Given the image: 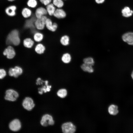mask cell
<instances>
[{"label": "cell", "instance_id": "obj_36", "mask_svg": "<svg viewBox=\"0 0 133 133\" xmlns=\"http://www.w3.org/2000/svg\"></svg>", "mask_w": 133, "mask_h": 133}, {"label": "cell", "instance_id": "obj_4", "mask_svg": "<svg viewBox=\"0 0 133 133\" xmlns=\"http://www.w3.org/2000/svg\"><path fill=\"white\" fill-rule=\"evenodd\" d=\"M47 18L46 16H44L40 18H36L34 22L35 28L39 30H43L45 27L46 22Z\"/></svg>", "mask_w": 133, "mask_h": 133}, {"label": "cell", "instance_id": "obj_28", "mask_svg": "<svg viewBox=\"0 0 133 133\" xmlns=\"http://www.w3.org/2000/svg\"><path fill=\"white\" fill-rule=\"evenodd\" d=\"M58 96L61 98L65 97L67 94V91L65 89L62 88L59 89L57 93Z\"/></svg>", "mask_w": 133, "mask_h": 133}, {"label": "cell", "instance_id": "obj_2", "mask_svg": "<svg viewBox=\"0 0 133 133\" xmlns=\"http://www.w3.org/2000/svg\"><path fill=\"white\" fill-rule=\"evenodd\" d=\"M5 99L7 100L14 101L16 100L18 98L19 95L17 92L15 90L9 89L5 91Z\"/></svg>", "mask_w": 133, "mask_h": 133}, {"label": "cell", "instance_id": "obj_18", "mask_svg": "<svg viewBox=\"0 0 133 133\" xmlns=\"http://www.w3.org/2000/svg\"><path fill=\"white\" fill-rule=\"evenodd\" d=\"M93 66L83 63L81 66V68L83 71L89 73H92L94 71Z\"/></svg>", "mask_w": 133, "mask_h": 133}, {"label": "cell", "instance_id": "obj_35", "mask_svg": "<svg viewBox=\"0 0 133 133\" xmlns=\"http://www.w3.org/2000/svg\"><path fill=\"white\" fill-rule=\"evenodd\" d=\"M7 0L9 1H13L15 0Z\"/></svg>", "mask_w": 133, "mask_h": 133}, {"label": "cell", "instance_id": "obj_25", "mask_svg": "<svg viewBox=\"0 0 133 133\" xmlns=\"http://www.w3.org/2000/svg\"><path fill=\"white\" fill-rule=\"evenodd\" d=\"M37 0H27L26 4L28 7L31 8H34L38 5Z\"/></svg>", "mask_w": 133, "mask_h": 133}, {"label": "cell", "instance_id": "obj_14", "mask_svg": "<svg viewBox=\"0 0 133 133\" xmlns=\"http://www.w3.org/2000/svg\"><path fill=\"white\" fill-rule=\"evenodd\" d=\"M66 16V14L65 11L61 8L56 9L53 16L58 19H63Z\"/></svg>", "mask_w": 133, "mask_h": 133}, {"label": "cell", "instance_id": "obj_8", "mask_svg": "<svg viewBox=\"0 0 133 133\" xmlns=\"http://www.w3.org/2000/svg\"><path fill=\"white\" fill-rule=\"evenodd\" d=\"M23 70L20 67L15 66L14 68H10L9 71L8 73L9 76L17 78L22 73Z\"/></svg>", "mask_w": 133, "mask_h": 133}, {"label": "cell", "instance_id": "obj_13", "mask_svg": "<svg viewBox=\"0 0 133 133\" xmlns=\"http://www.w3.org/2000/svg\"><path fill=\"white\" fill-rule=\"evenodd\" d=\"M36 18L35 16L27 19L25 22L24 24L25 28L27 29H33L35 28L34 22Z\"/></svg>", "mask_w": 133, "mask_h": 133}, {"label": "cell", "instance_id": "obj_11", "mask_svg": "<svg viewBox=\"0 0 133 133\" xmlns=\"http://www.w3.org/2000/svg\"><path fill=\"white\" fill-rule=\"evenodd\" d=\"M34 13L35 16L36 18H40L48 14L46 8L42 6L37 8L35 11Z\"/></svg>", "mask_w": 133, "mask_h": 133}, {"label": "cell", "instance_id": "obj_3", "mask_svg": "<svg viewBox=\"0 0 133 133\" xmlns=\"http://www.w3.org/2000/svg\"><path fill=\"white\" fill-rule=\"evenodd\" d=\"M62 131L64 133H73L76 130L75 126L71 122L65 123L61 127Z\"/></svg>", "mask_w": 133, "mask_h": 133}, {"label": "cell", "instance_id": "obj_6", "mask_svg": "<svg viewBox=\"0 0 133 133\" xmlns=\"http://www.w3.org/2000/svg\"><path fill=\"white\" fill-rule=\"evenodd\" d=\"M22 104L23 107L28 111L31 110L35 106L33 100L29 97H26L23 100Z\"/></svg>", "mask_w": 133, "mask_h": 133}, {"label": "cell", "instance_id": "obj_7", "mask_svg": "<svg viewBox=\"0 0 133 133\" xmlns=\"http://www.w3.org/2000/svg\"><path fill=\"white\" fill-rule=\"evenodd\" d=\"M9 126V128L11 130L14 132H17L20 129L21 124L19 120L15 119L10 123Z\"/></svg>", "mask_w": 133, "mask_h": 133}, {"label": "cell", "instance_id": "obj_23", "mask_svg": "<svg viewBox=\"0 0 133 133\" xmlns=\"http://www.w3.org/2000/svg\"><path fill=\"white\" fill-rule=\"evenodd\" d=\"M69 37L66 35L62 36L60 40L61 43L64 46H67L69 45Z\"/></svg>", "mask_w": 133, "mask_h": 133}, {"label": "cell", "instance_id": "obj_19", "mask_svg": "<svg viewBox=\"0 0 133 133\" xmlns=\"http://www.w3.org/2000/svg\"><path fill=\"white\" fill-rule=\"evenodd\" d=\"M108 111L110 114L113 115H116L118 112L117 106L114 104H111L109 106Z\"/></svg>", "mask_w": 133, "mask_h": 133}, {"label": "cell", "instance_id": "obj_22", "mask_svg": "<svg viewBox=\"0 0 133 133\" xmlns=\"http://www.w3.org/2000/svg\"><path fill=\"white\" fill-rule=\"evenodd\" d=\"M61 59L62 62L68 64L70 63L71 60L70 54L66 53L62 55Z\"/></svg>", "mask_w": 133, "mask_h": 133}, {"label": "cell", "instance_id": "obj_17", "mask_svg": "<svg viewBox=\"0 0 133 133\" xmlns=\"http://www.w3.org/2000/svg\"><path fill=\"white\" fill-rule=\"evenodd\" d=\"M48 14L50 16H53L56 9V7L52 3H50L46 6Z\"/></svg>", "mask_w": 133, "mask_h": 133}, {"label": "cell", "instance_id": "obj_29", "mask_svg": "<svg viewBox=\"0 0 133 133\" xmlns=\"http://www.w3.org/2000/svg\"><path fill=\"white\" fill-rule=\"evenodd\" d=\"M43 37V34L39 32L35 33L33 36L34 40L37 42H39L41 41L42 40Z\"/></svg>", "mask_w": 133, "mask_h": 133}, {"label": "cell", "instance_id": "obj_26", "mask_svg": "<svg viewBox=\"0 0 133 133\" xmlns=\"http://www.w3.org/2000/svg\"><path fill=\"white\" fill-rule=\"evenodd\" d=\"M45 50V47L41 44H38L35 48V51L39 54H41L43 53Z\"/></svg>", "mask_w": 133, "mask_h": 133}, {"label": "cell", "instance_id": "obj_5", "mask_svg": "<svg viewBox=\"0 0 133 133\" xmlns=\"http://www.w3.org/2000/svg\"><path fill=\"white\" fill-rule=\"evenodd\" d=\"M40 123L42 126L46 127L49 125H53L54 124V121L51 116L46 114L43 115L42 117Z\"/></svg>", "mask_w": 133, "mask_h": 133}, {"label": "cell", "instance_id": "obj_15", "mask_svg": "<svg viewBox=\"0 0 133 133\" xmlns=\"http://www.w3.org/2000/svg\"><path fill=\"white\" fill-rule=\"evenodd\" d=\"M17 7L15 5H12L7 7L5 10L7 14L10 17L15 16L16 14V11Z\"/></svg>", "mask_w": 133, "mask_h": 133}, {"label": "cell", "instance_id": "obj_20", "mask_svg": "<svg viewBox=\"0 0 133 133\" xmlns=\"http://www.w3.org/2000/svg\"><path fill=\"white\" fill-rule=\"evenodd\" d=\"M122 16L125 17H128L131 16L133 14V11L131 10L128 7H125L121 11Z\"/></svg>", "mask_w": 133, "mask_h": 133}, {"label": "cell", "instance_id": "obj_10", "mask_svg": "<svg viewBox=\"0 0 133 133\" xmlns=\"http://www.w3.org/2000/svg\"><path fill=\"white\" fill-rule=\"evenodd\" d=\"M122 40L128 44L133 46V32H130L124 34L122 36Z\"/></svg>", "mask_w": 133, "mask_h": 133}, {"label": "cell", "instance_id": "obj_9", "mask_svg": "<svg viewBox=\"0 0 133 133\" xmlns=\"http://www.w3.org/2000/svg\"><path fill=\"white\" fill-rule=\"evenodd\" d=\"M45 27L49 30L54 32L57 29L58 25L56 23L53 22L50 18L48 17L46 22Z\"/></svg>", "mask_w": 133, "mask_h": 133}, {"label": "cell", "instance_id": "obj_30", "mask_svg": "<svg viewBox=\"0 0 133 133\" xmlns=\"http://www.w3.org/2000/svg\"><path fill=\"white\" fill-rule=\"evenodd\" d=\"M83 63L93 66L95 63L93 58L91 57H88L84 58L83 60Z\"/></svg>", "mask_w": 133, "mask_h": 133}, {"label": "cell", "instance_id": "obj_24", "mask_svg": "<svg viewBox=\"0 0 133 133\" xmlns=\"http://www.w3.org/2000/svg\"><path fill=\"white\" fill-rule=\"evenodd\" d=\"M34 43L33 41L29 38H26L24 40L23 42V45L24 46L28 48H31L33 46Z\"/></svg>", "mask_w": 133, "mask_h": 133}, {"label": "cell", "instance_id": "obj_33", "mask_svg": "<svg viewBox=\"0 0 133 133\" xmlns=\"http://www.w3.org/2000/svg\"><path fill=\"white\" fill-rule=\"evenodd\" d=\"M105 0H95L96 3L98 4H101L103 3L104 1Z\"/></svg>", "mask_w": 133, "mask_h": 133}, {"label": "cell", "instance_id": "obj_16", "mask_svg": "<svg viewBox=\"0 0 133 133\" xmlns=\"http://www.w3.org/2000/svg\"><path fill=\"white\" fill-rule=\"evenodd\" d=\"M21 14L24 18L28 19L31 17L32 12L29 8L24 7L21 10Z\"/></svg>", "mask_w": 133, "mask_h": 133}, {"label": "cell", "instance_id": "obj_27", "mask_svg": "<svg viewBox=\"0 0 133 133\" xmlns=\"http://www.w3.org/2000/svg\"><path fill=\"white\" fill-rule=\"evenodd\" d=\"M52 3L57 8H61L64 4L63 0H52Z\"/></svg>", "mask_w": 133, "mask_h": 133}, {"label": "cell", "instance_id": "obj_31", "mask_svg": "<svg viewBox=\"0 0 133 133\" xmlns=\"http://www.w3.org/2000/svg\"><path fill=\"white\" fill-rule=\"evenodd\" d=\"M52 0H39L40 2L43 5L46 6L51 3Z\"/></svg>", "mask_w": 133, "mask_h": 133}, {"label": "cell", "instance_id": "obj_12", "mask_svg": "<svg viewBox=\"0 0 133 133\" xmlns=\"http://www.w3.org/2000/svg\"><path fill=\"white\" fill-rule=\"evenodd\" d=\"M3 54L6 56L8 58L12 59L14 57L16 53L14 48L11 46H9L5 50Z\"/></svg>", "mask_w": 133, "mask_h": 133}, {"label": "cell", "instance_id": "obj_32", "mask_svg": "<svg viewBox=\"0 0 133 133\" xmlns=\"http://www.w3.org/2000/svg\"><path fill=\"white\" fill-rule=\"evenodd\" d=\"M6 75L5 71L2 69H0V79H2L4 78Z\"/></svg>", "mask_w": 133, "mask_h": 133}, {"label": "cell", "instance_id": "obj_1", "mask_svg": "<svg viewBox=\"0 0 133 133\" xmlns=\"http://www.w3.org/2000/svg\"><path fill=\"white\" fill-rule=\"evenodd\" d=\"M20 42L19 31L17 30L12 31L8 35L6 40L7 44L18 45Z\"/></svg>", "mask_w": 133, "mask_h": 133}, {"label": "cell", "instance_id": "obj_21", "mask_svg": "<svg viewBox=\"0 0 133 133\" xmlns=\"http://www.w3.org/2000/svg\"><path fill=\"white\" fill-rule=\"evenodd\" d=\"M45 85L43 86L41 88H38L39 90L38 93L40 94H42L43 92L46 93L50 90L51 86L48 85V81H45Z\"/></svg>", "mask_w": 133, "mask_h": 133}, {"label": "cell", "instance_id": "obj_34", "mask_svg": "<svg viewBox=\"0 0 133 133\" xmlns=\"http://www.w3.org/2000/svg\"><path fill=\"white\" fill-rule=\"evenodd\" d=\"M131 75L132 77L133 80V70L132 72Z\"/></svg>", "mask_w": 133, "mask_h": 133}]
</instances>
